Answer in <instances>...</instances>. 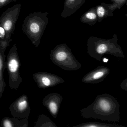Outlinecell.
Wrapping results in <instances>:
<instances>
[{"label":"cell","mask_w":127,"mask_h":127,"mask_svg":"<svg viewBox=\"0 0 127 127\" xmlns=\"http://www.w3.org/2000/svg\"><path fill=\"white\" fill-rule=\"evenodd\" d=\"M80 111L85 119L113 122L120 120L119 104L115 97L107 94L98 95L91 104L82 108Z\"/></svg>","instance_id":"6da1fadb"},{"label":"cell","mask_w":127,"mask_h":127,"mask_svg":"<svg viewBox=\"0 0 127 127\" xmlns=\"http://www.w3.org/2000/svg\"><path fill=\"white\" fill-rule=\"evenodd\" d=\"M44 15L40 12H34L27 16L24 21L23 31L33 45L37 47L45 28Z\"/></svg>","instance_id":"7a4b0ae2"},{"label":"cell","mask_w":127,"mask_h":127,"mask_svg":"<svg viewBox=\"0 0 127 127\" xmlns=\"http://www.w3.org/2000/svg\"><path fill=\"white\" fill-rule=\"evenodd\" d=\"M50 56L54 64L64 70L75 71L81 67V64L65 44L56 47L51 50Z\"/></svg>","instance_id":"3957f363"},{"label":"cell","mask_w":127,"mask_h":127,"mask_svg":"<svg viewBox=\"0 0 127 127\" xmlns=\"http://www.w3.org/2000/svg\"><path fill=\"white\" fill-rule=\"evenodd\" d=\"M88 53L92 58L101 62L102 56L109 54L117 58L125 57L121 48L115 42L98 41L89 42Z\"/></svg>","instance_id":"277c9868"},{"label":"cell","mask_w":127,"mask_h":127,"mask_svg":"<svg viewBox=\"0 0 127 127\" xmlns=\"http://www.w3.org/2000/svg\"><path fill=\"white\" fill-rule=\"evenodd\" d=\"M6 64L9 87L11 89L17 90L22 82L23 79L20 75V61L16 44L13 45L8 54Z\"/></svg>","instance_id":"5b68a950"},{"label":"cell","mask_w":127,"mask_h":127,"mask_svg":"<svg viewBox=\"0 0 127 127\" xmlns=\"http://www.w3.org/2000/svg\"><path fill=\"white\" fill-rule=\"evenodd\" d=\"M21 8V4L19 3L7 9L0 17V26L5 30L9 39H11L12 34L15 29Z\"/></svg>","instance_id":"8992f818"},{"label":"cell","mask_w":127,"mask_h":127,"mask_svg":"<svg viewBox=\"0 0 127 127\" xmlns=\"http://www.w3.org/2000/svg\"><path fill=\"white\" fill-rule=\"evenodd\" d=\"M9 111L13 117L28 120L31 111L28 96L23 94L18 98L10 105Z\"/></svg>","instance_id":"52a82bcc"},{"label":"cell","mask_w":127,"mask_h":127,"mask_svg":"<svg viewBox=\"0 0 127 127\" xmlns=\"http://www.w3.org/2000/svg\"><path fill=\"white\" fill-rule=\"evenodd\" d=\"M33 78L37 87L42 89L52 87L64 82L60 76L46 72L35 73L33 74Z\"/></svg>","instance_id":"ba28073f"},{"label":"cell","mask_w":127,"mask_h":127,"mask_svg":"<svg viewBox=\"0 0 127 127\" xmlns=\"http://www.w3.org/2000/svg\"><path fill=\"white\" fill-rule=\"evenodd\" d=\"M63 96L57 93H52L46 95L42 101L43 105L46 107L52 116L56 119Z\"/></svg>","instance_id":"9c48e42d"},{"label":"cell","mask_w":127,"mask_h":127,"mask_svg":"<svg viewBox=\"0 0 127 127\" xmlns=\"http://www.w3.org/2000/svg\"><path fill=\"white\" fill-rule=\"evenodd\" d=\"M110 69L105 66H99L87 73L82 78V82L87 84H96L103 81L110 74Z\"/></svg>","instance_id":"30bf717a"},{"label":"cell","mask_w":127,"mask_h":127,"mask_svg":"<svg viewBox=\"0 0 127 127\" xmlns=\"http://www.w3.org/2000/svg\"><path fill=\"white\" fill-rule=\"evenodd\" d=\"M29 126L28 120H22L15 117H5L1 121L2 127H27Z\"/></svg>","instance_id":"8fae6325"},{"label":"cell","mask_w":127,"mask_h":127,"mask_svg":"<svg viewBox=\"0 0 127 127\" xmlns=\"http://www.w3.org/2000/svg\"><path fill=\"white\" fill-rule=\"evenodd\" d=\"M5 52L0 49V98L2 97L5 88L6 87L3 75L4 70L6 67Z\"/></svg>","instance_id":"7c38bea8"},{"label":"cell","mask_w":127,"mask_h":127,"mask_svg":"<svg viewBox=\"0 0 127 127\" xmlns=\"http://www.w3.org/2000/svg\"><path fill=\"white\" fill-rule=\"evenodd\" d=\"M34 127H58L56 124L45 114H40L36 120Z\"/></svg>","instance_id":"4fadbf2b"},{"label":"cell","mask_w":127,"mask_h":127,"mask_svg":"<svg viewBox=\"0 0 127 127\" xmlns=\"http://www.w3.org/2000/svg\"><path fill=\"white\" fill-rule=\"evenodd\" d=\"M73 127H124L122 125L117 124H109L98 122H89L79 124Z\"/></svg>","instance_id":"5bb4252c"},{"label":"cell","mask_w":127,"mask_h":127,"mask_svg":"<svg viewBox=\"0 0 127 127\" xmlns=\"http://www.w3.org/2000/svg\"><path fill=\"white\" fill-rule=\"evenodd\" d=\"M12 40L7 37L5 30L0 26V49L5 51Z\"/></svg>","instance_id":"9a60e30c"},{"label":"cell","mask_w":127,"mask_h":127,"mask_svg":"<svg viewBox=\"0 0 127 127\" xmlns=\"http://www.w3.org/2000/svg\"><path fill=\"white\" fill-rule=\"evenodd\" d=\"M97 13L99 17H103L105 14V10L104 8L101 6L98 7L97 9Z\"/></svg>","instance_id":"2e32d148"},{"label":"cell","mask_w":127,"mask_h":127,"mask_svg":"<svg viewBox=\"0 0 127 127\" xmlns=\"http://www.w3.org/2000/svg\"><path fill=\"white\" fill-rule=\"evenodd\" d=\"M120 87L123 90L127 91V78L123 80L120 84Z\"/></svg>","instance_id":"e0dca14e"},{"label":"cell","mask_w":127,"mask_h":127,"mask_svg":"<svg viewBox=\"0 0 127 127\" xmlns=\"http://www.w3.org/2000/svg\"><path fill=\"white\" fill-rule=\"evenodd\" d=\"M86 17L90 20H94L96 18V15L93 12H89L87 13L85 15Z\"/></svg>","instance_id":"ac0fdd59"},{"label":"cell","mask_w":127,"mask_h":127,"mask_svg":"<svg viewBox=\"0 0 127 127\" xmlns=\"http://www.w3.org/2000/svg\"><path fill=\"white\" fill-rule=\"evenodd\" d=\"M11 0H0V8L11 2Z\"/></svg>","instance_id":"d6986e66"},{"label":"cell","mask_w":127,"mask_h":127,"mask_svg":"<svg viewBox=\"0 0 127 127\" xmlns=\"http://www.w3.org/2000/svg\"><path fill=\"white\" fill-rule=\"evenodd\" d=\"M18 0H11V2H15V1H17Z\"/></svg>","instance_id":"ffe728a7"},{"label":"cell","mask_w":127,"mask_h":127,"mask_svg":"<svg viewBox=\"0 0 127 127\" xmlns=\"http://www.w3.org/2000/svg\"><path fill=\"white\" fill-rule=\"evenodd\" d=\"M71 0V1H73V0Z\"/></svg>","instance_id":"44dd1931"}]
</instances>
